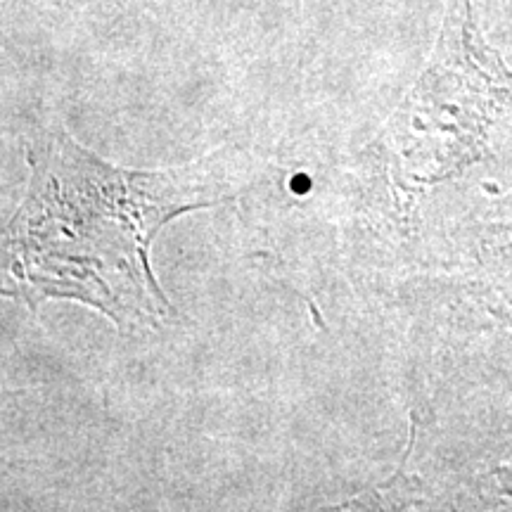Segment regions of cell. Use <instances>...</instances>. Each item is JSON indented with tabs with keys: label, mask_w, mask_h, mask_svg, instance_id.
Wrapping results in <instances>:
<instances>
[{
	"label": "cell",
	"mask_w": 512,
	"mask_h": 512,
	"mask_svg": "<svg viewBox=\"0 0 512 512\" xmlns=\"http://www.w3.org/2000/svg\"><path fill=\"white\" fill-rule=\"evenodd\" d=\"M27 159V200L5 230V294L34 309L48 297L79 299L119 330L169 318L147 254L176 214L219 202L207 166L117 169L60 128L31 140Z\"/></svg>",
	"instance_id": "obj_1"
},
{
	"label": "cell",
	"mask_w": 512,
	"mask_h": 512,
	"mask_svg": "<svg viewBox=\"0 0 512 512\" xmlns=\"http://www.w3.org/2000/svg\"><path fill=\"white\" fill-rule=\"evenodd\" d=\"M512 107V72L484 41L472 0H446L430 64L392 121L401 155L441 178L484 155L489 128Z\"/></svg>",
	"instance_id": "obj_2"
}]
</instances>
